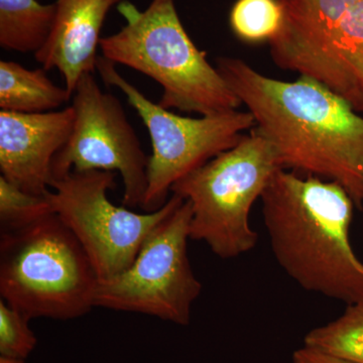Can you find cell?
<instances>
[{"label": "cell", "instance_id": "20", "mask_svg": "<svg viewBox=\"0 0 363 363\" xmlns=\"http://www.w3.org/2000/svg\"><path fill=\"white\" fill-rule=\"evenodd\" d=\"M0 363H26V360L0 357Z\"/></svg>", "mask_w": 363, "mask_h": 363}, {"label": "cell", "instance_id": "7", "mask_svg": "<svg viewBox=\"0 0 363 363\" xmlns=\"http://www.w3.org/2000/svg\"><path fill=\"white\" fill-rule=\"evenodd\" d=\"M97 72L107 86L128 98L149 131L152 152L147 164V188L142 209L159 210L171 189L184 177L240 143L245 131L255 128L250 112L233 111L214 116H178L150 101L118 73L116 64L98 57Z\"/></svg>", "mask_w": 363, "mask_h": 363}, {"label": "cell", "instance_id": "1", "mask_svg": "<svg viewBox=\"0 0 363 363\" xmlns=\"http://www.w3.org/2000/svg\"><path fill=\"white\" fill-rule=\"evenodd\" d=\"M216 68L255 119L252 128L276 152L279 168L335 182L363 206V117L311 79L262 75L243 60Z\"/></svg>", "mask_w": 363, "mask_h": 363}, {"label": "cell", "instance_id": "6", "mask_svg": "<svg viewBox=\"0 0 363 363\" xmlns=\"http://www.w3.org/2000/svg\"><path fill=\"white\" fill-rule=\"evenodd\" d=\"M274 63L335 93L363 113V0H279Z\"/></svg>", "mask_w": 363, "mask_h": 363}, {"label": "cell", "instance_id": "8", "mask_svg": "<svg viewBox=\"0 0 363 363\" xmlns=\"http://www.w3.org/2000/svg\"><path fill=\"white\" fill-rule=\"evenodd\" d=\"M192 207L184 200L145 240L133 264L99 281L95 307L140 313L187 326L202 285L188 257Z\"/></svg>", "mask_w": 363, "mask_h": 363}, {"label": "cell", "instance_id": "3", "mask_svg": "<svg viewBox=\"0 0 363 363\" xmlns=\"http://www.w3.org/2000/svg\"><path fill=\"white\" fill-rule=\"evenodd\" d=\"M119 13L125 25L100 40L102 56L159 83L160 105L187 113L214 116L242 105L221 74L196 47L180 20L175 0H152L143 11L128 1Z\"/></svg>", "mask_w": 363, "mask_h": 363}, {"label": "cell", "instance_id": "13", "mask_svg": "<svg viewBox=\"0 0 363 363\" xmlns=\"http://www.w3.org/2000/svg\"><path fill=\"white\" fill-rule=\"evenodd\" d=\"M72 93L60 87L44 68L26 69L13 61H0V108L18 113L55 111L70 100Z\"/></svg>", "mask_w": 363, "mask_h": 363}, {"label": "cell", "instance_id": "12", "mask_svg": "<svg viewBox=\"0 0 363 363\" xmlns=\"http://www.w3.org/2000/svg\"><path fill=\"white\" fill-rule=\"evenodd\" d=\"M121 0H56L57 13L51 37L35 55L45 70L57 69L73 94L86 73L97 71L105 18Z\"/></svg>", "mask_w": 363, "mask_h": 363}, {"label": "cell", "instance_id": "17", "mask_svg": "<svg viewBox=\"0 0 363 363\" xmlns=\"http://www.w3.org/2000/svg\"><path fill=\"white\" fill-rule=\"evenodd\" d=\"M47 194L37 196L23 192L0 177V228L1 233L18 230L52 214Z\"/></svg>", "mask_w": 363, "mask_h": 363}, {"label": "cell", "instance_id": "16", "mask_svg": "<svg viewBox=\"0 0 363 363\" xmlns=\"http://www.w3.org/2000/svg\"><path fill=\"white\" fill-rule=\"evenodd\" d=\"M281 21L279 0H238L229 16L234 35L247 43L269 42L278 33Z\"/></svg>", "mask_w": 363, "mask_h": 363}, {"label": "cell", "instance_id": "11", "mask_svg": "<svg viewBox=\"0 0 363 363\" xmlns=\"http://www.w3.org/2000/svg\"><path fill=\"white\" fill-rule=\"evenodd\" d=\"M74 109L44 113L0 112V172L28 194L45 196L52 160L70 138Z\"/></svg>", "mask_w": 363, "mask_h": 363}, {"label": "cell", "instance_id": "4", "mask_svg": "<svg viewBox=\"0 0 363 363\" xmlns=\"http://www.w3.org/2000/svg\"><path fill=\"white\" fill-rule=\"evenodd\" d=\"M99 279L55 213L0 235V296L28 319L71 320L94 308Z\"/></svg>", "mask_w": 363, "mask_h": 363}, {"label": "cell", "instance_id": "18", "mask_svg": "<svg viewBox=\"0 0 363 363\" xmlns=\"http://www.w3.org/2000/svg\"><path fill=\"white\" fill-rule=\"evenodd\" d=\"M30 321L0 298V357L23 360L30 357L38 344Z\"/></svg>", "mask_w": 363, "mask_h": 363}, {"label": "cell", "instance_id": "19", "mask_svg": "<svg viewBox=\"0 0 363 363\" xmlns=\"http://www.w3.org/2000/svg\"><path fill=\"white\" fill-rule=\"evenodd\" d=\"M293 363H354L303 346L293 353Z\"/></svg>", "mask_w": 363, "mask_h": 363}, {"label": "cell", "instance_id": "15", "mask_svg": "<svg viewBox=\"0 0 363 363\" xmlns=\"http://www.w3.org/2000/svg\"><path fill=\"white\" fill-rule=\"evenodd\" d=\"M304 345L341 359L363 363V303L347 305L337 319L308 332Z\"/></svg>", "mask_w": 363, "mask_h": 363}, {"label": "cell", "instance_id": "5", "mask_svg": "<svg viewBox=\"0 0 363 363\" xmlns=\"http://www.w3.org/2000/svg\"><path fill=\"white\" fill-rule=\"evenodd\" d=\"M279 168L272 145L250 130L238 145L177 182L172 194L192 207L191 240L206 243L222 259L252 250L259 234L250 225V211Z\"/></svg>", "mask_w": 363, "mask_h": 363}, {"label": "cell", "instance_id": "14", "mask_svg": "<svg viewBox=\"0 0 363 363\" xmlns=\"http://www.w3.org/2000/svg\"><path fill=\"white\" fill-rule=\"evenodd\" d=\"M56 13V2L0 0V47L37 54L51 37Z\"/></svg>", "mask_w": 363, "mask_h": 363}, {"label": "cell", "instance_id": "2", "mask_svg": "<svg viewBox=\"0 0 363 363\" xmlns=\"http://www.w3.org/2000/svg\"><path fill=\"white\" fill-rule=\"evenodd\" d=\"M260 201L274 259L293 281L347 305L363 303V262L350 238L355 204L339 184L279 168Z\"/></svg>", "mask_w": 363, "mask_h": 363}, {"label": "cell", "instance_id": "10", "mask_svg": "<svg viewBox=\"0 0 363 363\" xmlns=\"http://www.w3.org/2000/svg\"><path fill=\"white\" fill-rule=\"evenodd\" d=\"M72 96L73 130L52 160V183L71 172L117 171L123 182V206L142 207L149 157L121 100L104 92L93 73L80 78Z\"/></svg>", "mask_w": 363, "mask_h": 363}, {"label": "cell", "instance_id": "9", "mask_svg": "<svg viewBox=\"0 0 363 363\" xmlns=\"http://www.w3.org/2000/svg\"><path fill=\"white\" fill-rule=\"evenodd\" d=\"M113 172H71L47 193L52 211L73 233L92 262L99 281L130 267L155 227L184 202L172 194L154 212L136 213L116 206L107 192L116 187Z\"/></svg>", "mask_w": 363, "mask_h": 363}]
</instances>
